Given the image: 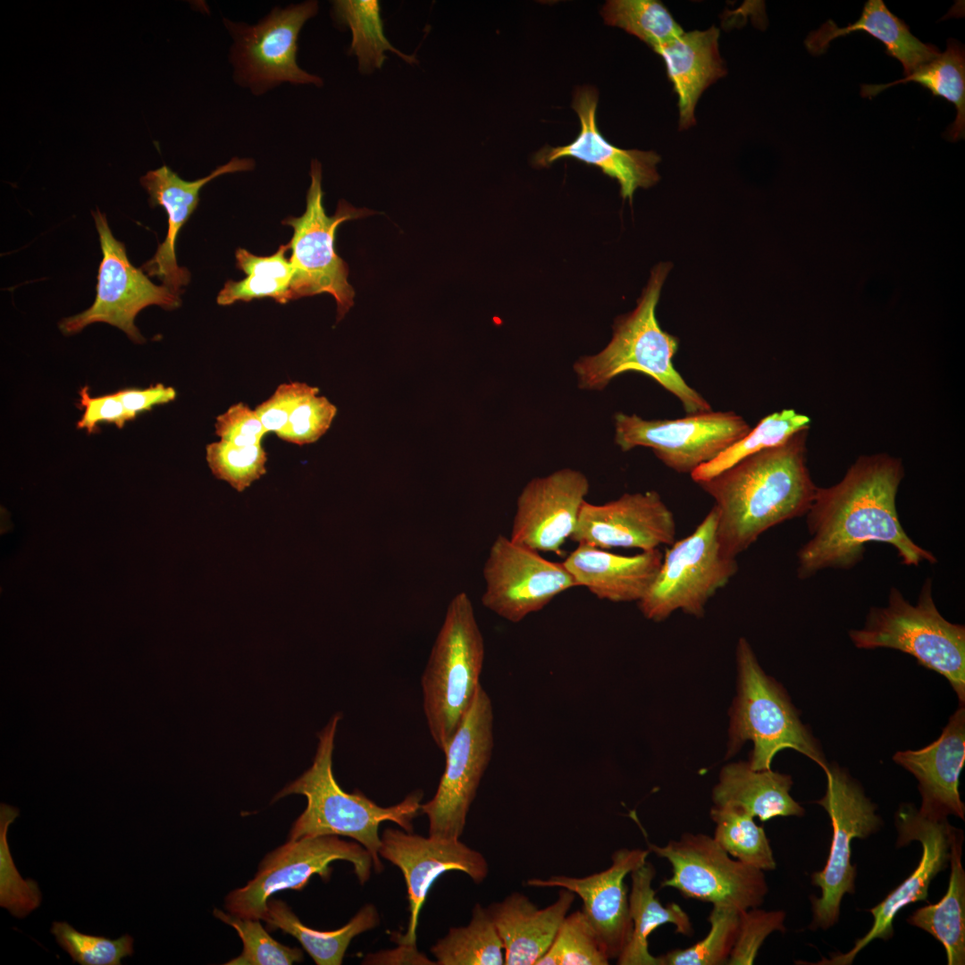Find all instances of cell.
Returning a JSON list of instances; mask_svg holds the SVG:
<instances>
[{"label":"cell","instance_id":"obj_1","mask_svg":"<svg viewBox=\"0 0 965 965\" xmlns=\"http://www.w3.org/2000/svg\"><path fill=\"white\" fill-rule=\"evenodd\" d=\"M903 476L901 459L877 454L860 457L838 483L818 487L806 513L810 540L797 552L798 578L827 568H852L871 542L893 546L908 566L936 563L900 523L896 495Z\"/></svg>","mask_w":965,"mask_h":965},{"label":"cell","instance_id":"obj_2","mask_svg":"<svg viewBox=\"0 0 965 965\" xmlns=\"http://www.w3.org/2000/svg\"><path fill=\"white\" fill-rule=\"evenodd\" d=\"M807 431L697 483L714 499L722 550L736 558L771 527L806 515L817 491L806 458Z\"/></svg>","mask_w":965,"mask_h":965},{"label":"cell","instance_id":"obj_3","mask_svg":"<svg viewBox=\"0 0 965 965\" xmlns=\"http://www.w3.org/2000/svg\"><path fill=\"white\" fill-rule=\"evenodd\" d=\"M340 714L334 715L318 733L319 743L312 766L290 783L273 801L290 794L306 798V807L294 821L289 840L306 836L343 835L362 844L370 853L375 872L382 870L379 849V826L391 821L413 832L412 820L421 812L423 793H411L400 802L382 807L358 790L346 793L332 772L334 738Z\"/></svg>","mask_w":965,"mask_h":965},{"label":"cell","instance_id":"obj_4","mask_svg":"<svg viewBox=\"0 0 965 965\" xmlns=\"http://www.w3.org/2000/svg\"><path fill=\"white\" fill-rule=\"evenodd\" d=\"M669 269V264H658L636 307L615 321L608 344L599 353L581 357L575 362L573 370L580 389L600 391L618 375L634 372L649 376L674 395L686 415L712 410L710 404L675 368L673 358L678 340L663 331L656 318Z\"/></svg>","mask_w":965,"mask_h":965},{"label":"cell","instance_id":"obj_5","mask_svg":"<svg viewBox=\"0 0 965 965\" xmlns=\"http://www.w3.org/2000/svg\"><path fill=\"white\" fill-rule=\"evenodd\" d=\"M484 642L466 592L449 602L421 678L423 707L436 746L444 752L469 710L484 660Z\"/></svg>","mask_w":965,"mask_h":965},{"label":"cell","instance_id":"obj_6","mask_svg":"<svg viewBox=\"0 0 965 965\" xmlns=\"http://www.w3.org/2000/svg\"><path fill=\"white\" fill-rule=\"evenodd\" d=\"M860 649L889 648L914 657L919 665L944 676L965 701V626L947 621L938 611L927 578L917 603L910 604L895 587L887 605L869 609L863 628L849 632Z\"/></svg>","mask_w":965,"mask_h":965},{"label":"cell","instance_id":"obj_7","mask_svg":"<svg viewBox=\"0 0 965 965\" xmlns=\"http://www.w3.org/2000/svg\"><path fill=\"white\" fill-rule=\"evenodd\" d=\"M738 696L731 711L728 756L746 741L753 743L749 764L754 770L770 769L775 755L791 748L807 756L823 770L828 766L818 741L801 722L783 687L768 676L744 638L736 650Z\"/></svg>","mask_w":965,"mask_h":965},{"label":"cell","instance_id":"obj_8","mask_svg":"<svg viewBox=\"0 0 965 965\" xmlns=\"http://www.w3.org/2000/svg\"><path fill=\"white\" fill-rule=\"evenodd\" d=\"M717 521L712 508L691 534L663 553L655 579L637 602L644 617L660 622L676 610L701 617L709 599L737 573L736 558L720 546Z\"/></svg>","mask_w":965,"mask_h":965},{"label":"cell","instance_id":"obj_9","mask_svg":"<svg viewBox=\"0 0 965 965\" xmlns=\"http://www.w3.org/2000/svg\"><path fill=\"white\" fill-rule=\"evenodd\" d=\"M310 176L305 213L299 217L291 216L282 221V224L293 229V236L288 243L293 267L291 298L293 300L331 294L336 301L339 322L354 305L355 290L348 281V265L336 252V231L346 221L374 213L340 200L335 214L328 216L323 203L321 164L316 160L311 163Z\"/></svg>","mask_w":965,"mask_h":965},{"label":"cell","instance_id":"obj_10","mask_svg":"<svg viewBox=\"0 0 965 965\" xmlns=\"http://www.w3.org/2000/svg\"><path fill=\"white\" fill-rule=\"evenodd\" d=\"M336 860L350 862L361 885L370 878L373 860L359 843L341 840L339 835L306 836L289 840L269 852L255 877L243 887L229 893L225 908L238 917L264 920L267 901L273 894L302 890L314 875L328 881L330 864Z\"/></svg>","mask_w":965,"mask_h":965},{"label":"cell","instance_id":"obj_11","mask_svg":"<svg viewBox=\"0 0 965 965\" xmlns=\"http://www.w3.org/2000/svg\"><path fill=\"white\" fill-rule=\"evenodd\" d=\"M650 852L668 860L672 875L660 887H673L684 898L709 902L738 912L760 906L768 892L764 872L731 859L705 834L684 833Z\"/></svg>","mask_w":965,"mask_h":965},{"label":"cell","instance_id":"obj_12","mask_svg":"<svg viewBox=\"0 0 965 965\" xmlns=\"http://www.w3.org/2000/svg\"><path fill=\"white\" fill-rule=\"evenodd\" d=\"M494 746L493 709L480 684L472 705L443 752L445 770L437 791L420 810L429 820V836L459 839Z\"/></svg>","mask_w":965,"mask_h":965},{"label":"cell","instance_id":"obj_13","mask_svg":"<svg viewBox=\"0 0 965 965\" xmlns=\"http://www.w3.org/2000/svg\"><path fill=\"white\" fill-rule=\"evenodd\" d=\"M824 771L826 792L816 802L829 815L833 836L825 868L811 875L812 884L822 890L821 897L810 896L813 911L810 927L813 929H827L834 926L839 919L843 895L855 892L856 868L851 864L852 840L867 838L882 824L875 813L876 805L843 769L828 765Z\"/></svg>","mask_w":965,"mask_h":965},{"label":"cell","instance_id":"obj_14","mask_svg":"<svg viewBox=\"0 0 965 965\" xmlns=\"http://www.w3.org/2000/svg\"><path fill=\"white\" fill-rule=\"evenodd\" d=\"M751 430L732 411H707L676 419H644L616 413L614 441L622 451L650 449L668 468L692 474L712 460Z\"/></svg>","mask_w":965,"mask_h":965},{"label":"cell","instance_id":"obj_15","mask_svg":"<svg viewBox=\"0 0 965 965\" xmlns=\"http://www.w3.org/2000/svg\"><path fill=\"white\" fill-rule=\"evenodd\" d=\"M92 215L102 251L96 298L88 309L63 319L59 329L72 335L89 324L105 323L122 330L132 342L144 343L146 340L135 325L137 315L149 306L174 309L180 306V294L154 284L141 268L133 266L124 244L113 235L105 214L96 209Z\"/></svg>","mask_w":965,"mask_h":965},{"label":"cell","instance_id":"obj_16","mask_svg":"<svg viewBox=\"0 0 965 965\" xmlns=\"http://www.w3.org/2000/svg\"><path fill=\"white\" fill-rule=\"evenodd\" d=\"M482 605L500 617L518 623L544 608L578 584L563 563L499 534L483 566Z\"/></svg>","mask_w":965,"mask_h":965},{"label":"cell","instance_id":"obj_17","mask_svg":"<svg viewBox=\"0 0 965 965\" xmlns=\"http://www.w3.org/2000/svg\"><path fill=\"white\" fill-rule=\"evenodd\" d=\"M317 12V2L307 1L274 9L254 26L232 24V60L241 81L261 91L282 82L321 86L320 77L297 63L300 29Z\"/></svg>","mask_w":965,"mask_h":965},{"label":"cell","instance_id":"obj_18","mask_svg":"<svg viewBox=\"0 0 965 965\" xmlns=\"http://www.w3.org/2000/svg\"><path fill=\"white\" fill-rule=\"evenodd\" d=\"M379 855L397 866L407 887L409 921L407 933L396 942L415 944L418 916L436 879L451 870L466 874L475 884L488 876L485 857L459 841L424 837L413 832L388 827L381 835Z\"/></svg>","mask_w":965,"mask_h":965},{"label":"cell","instance_id":"obj_19","mask_svg":"<svg viewBox=\"0 0 965 965\" xmlns=\"http://www.w3.org/2000/svg\"><path fill=\"white\" fill-rule=\"evenodd\" d=\"M898 830L897 846L910 841L922 844L921 860L916 869L880 903L869 911L874 917L871 928L846 953L833 954L830 959L817 964L848 965L855 956L874 939L888 940L893 936L894 919L900 910L910 903L927 900L928 886L950 860L951 836L953 827L947 819L936 821L921 816L912 804H902L895 815Z\"/></svg>","mask_w":965,"mask_h":965},{"label":"cell","instance_id":"obj_20","mask_svg":"<svg viewBox=\"0 0 965 965\" xmlns=\"http://www.w3.org/2000/svg\"><path fill=\"white\" fill-rule=\"evenodd\" d=\"M589 489L586 475L572 468L533 478L517 498L510 540L538 552L560 554Z\"/></svg>","mask_w":965,"mask_h":965},{"label":"cell","instance_id":"obj_21","mask_svg":"<svg viewBox=\"0 0 965 965\" xmlns=\"http://www.w3.org/2000/svg\"><path fill=\"white\" fill-rule=\"evenodd\" d=\"M674 514L659 492H626L604 504L582 505L570 540L609 550L638 549L642 551L670 546L676 541Z\"/></svg>","mask_w":965,"mask_h":965},{"label":"cell","instance_id":"obj_22","mask_svg":"<svg viewBox=\"0 0 965 965\" xmlns=\"http://www.w3.org/2000/svg\"><path fill=\"white\" fill-rule=\"evenodd\" d=\"M649 854V849L621 848L612 854L610 867L600 872L583 877L554 875L547 879L531 878L526 885L565 888L578 895L583 903L582 911L609 960L617 959L633 928L625 878L644 864Z\"/></svg>","mask_w":965,"mask_h":965},{"label":"cell","instance_id":"obj_23","mask_svg":"<svg viewBox=\"0 0 965 965\" xmlns=\"http://www.w3.org/2000/svg\"><path fill=\"white\" fill-rule=\"evenodd\" d=\"M598 92L592 87H582L574 95L572 107L577 113L581 130L569 144L541 148L534 163L549 166L562 157H573L600 168L620 185L623 198L632 200L638 188H649L659 180L657 164L659 155L652 151L623 149L609 143L600 133L596 122Z\"/></svg>","mask_w":965,"mask_h":965},{"label":"cell","instance_id":"obj_24","mask_svg":"<svg viewBox=\"0 0 965 965\" xmlns=\"http://www.w3.org/2000/svg\"><path fill=\"white\" fill-rule=\"evenodd\" d=\"M254 166L252 159L234 157L196 180L181 179L166 165L149 171L140 178V184L148 193L149 205L162 206L168 215L164 240L159 244L153 257L141 266L147 276L156 277L173 292L181 293L182 287L190 281V273L177 264L176 241L180 229L197 207L201 189L221 175L249 171Z\"/></svg>","mask_w":965,"mask_h":965},{"label":"cell","instance_id":"obj_25","mask_svg":"<svg viewBox=\"0 0 965 965\" xmlns=\"http://www.w3.org/2000/svg\"><path fill=\"white\" fill-rule=\"evenodd\" d=\"M893 759L917 778L921 816L942 821L954 815L964 820L965 806L959 793L965 760L964 705L950 717L936 741L917 751H897Z\"/></svg>","mask_w":965,"mask_h":965},{"label":"cell","instance_id":"obj_26","mask_svg":"<svg viewBox=\"0 0 965 965\" xmlns=\"http://www.w3.org/2000/svg\"><path fill=\"white\" fill-rule=\"evenodd\" d=\"M575 894L559 888L557 900L540 909L526 895L514 892L486 910L504 949L506 965H536L552 944Z\"/></svg>","mask_w":965,"mask_h":965},{"label":"cell","instance_id":"obj_27","mask_svg":"<svg viewBox=\"0 0 965 965\" xmlns=\"http://www.w3.org/2000/svg\"><path fill=\"white\" fill-rule=\"evenodd\" d=\"M662 559L659 549L625 556L579 542L562 563L578 586L598 599L638 602L655 579Z\"/></svg>","mask_w":965,"mask_h":965},{"label":"cell","instance_id":"obj_28","mask_svg":"<svg viewBox=\"0 0 965 965\" xmlns=\"http://www.w3.org/2000/svg\"><path fill=\"white\" fill-rule=\"evenodd\" d=\"M719 29L684 31L654 51L663 59L678 96L679 129L696 123L694 111L703 91L726 74L718 51Z\"/></svg>","mask_w":965,"mask_h":965},{"label":"cell","instance_id":"obj_29","mask_svg":"<svg viewBox=\"0 0 965 965\" xmlns=\"http://www.w3.org/2000/svg\"><path fill=\"white\" fill-rule=\"evenodd\" d=\"M856 31H864L881 41L885 53L901 62L905 76L940 55L935 46L914 37L909 26L892 13L882 0L867 1L858 21L847 27L839 28L832 20L827 21L810 33L805 45L810 54L820 55L826 53L831 41Z\"/></svg>","mask_w":965,"mask_h":965},{"label":"cell","instance_id":"obj_30","mask_svg":"<svg viewBox=\"0 0 965 965\" xmlns=\"http://www.w3.org/2000/svg\"><path fill=\"white\" fill-rule=\"evenodd\" d=\"M791 776L771 769L754 770L749 762L722 768L713 789L715 806L738 807L760 821L776 817H802L804 809L790 794Z\"/></svg>","mask_w":965,"mask_h":965},{"label":"cell","instance_id":"obj_31","mask_svg":"<svg viewBox=\"0 0 965 965\" xmlns=\"http://www.w3.org/2000/svg\"><path fill=\"white\" fill-rule=\"evenodd\" d=\"M656 870L646 861L630 873L632 885L629 911L633 923L630 939L617 959L618 965H661L659 956L649 951L648 937L659 927L673 924L675 932L684 936L692 935V926L688 914L676 902L664 906L656 896L652 881Z\"/></svg>","mask_w":965,"mask_h":965},{"label":"cell","instance_id":"obj_32","mask_svg":"<svg viewBox=\"0 0 965 965\" xmlns=\"http://www.w3.org/2000/svg\"><path fill=\"white\" fill-rule=\"evenodd\" d=\"M963 833L953 827L951 836V874L946 894L936 904L916 910L911 926L933 936L945 949L949 965L965 963V872L961 864Z\"/></svg>","mask_w":965,"mask_h":965},{"label":"cell","instance_id":"obj_33","mask_svg":"<svg viewBox=\"0 0 965 965\" xmlns=\"http://www.w3.org/2000/svg\"><path fill=\"white\" fill-rule=\"evenodd\" d=\"M268 928L281 929L295 937L317 965H340L352 939L373 927L380 921L373 904L363 906L342 927L321 931L304 925L286 902L270 898L264 919Z\"/></svg>","mask_w":965,"mask_h":965},{"label":"cell","instance_id":"obj_34","mask_svg":"<svg viewBox=\"0 0 965 965\" xmlns=\"http://www.w3.org/2000/svg\"><path fill=\"white\" fill-rule=\"evenodd\" d=\"M914 82L929 89L934 96H941L956 107V119L948 127L946 137L952 141L965 137V53L963 46L948 39L944 53L919 66L912 73L887 84H862L860 95L873 97L889 87Z\"/></svg>","mask_w":965,"mask_h":965},{"label":"cell","instance_id":"obj_35","mask_svg":"<svg viewBox=\"0 0 965 965\" xmlns=\"http://www.w3.org/2000/svg\"><path fill=\"white\" fill-rule=\"evenodd\" d=\"M289 244L281 245L268 256H256L245 248L235 253L236 265L244 272L241 281H227L217 296L220 306H230L237 301L270 298L281 304L292 300L290 284L293 267L286 253Z\"/></svg>","mask_w":965,"mask_h":965},{"label":"cell","instance_id":"obj_36","mask_svg":"<svg viewBox=\"0 0 965 965\" xmlns=\"http://www.w3.org/2000/svg\"><path fill=\"white\" fill-rule=\"evenodd\" d=\"M436 965H502L504 949L486 910L476 903L469 923L450 927L431 948Z\"/></svg>","mask_w":965,"mask_h":965},{"label":"cell","instance_id":"obj_37","mask_svg":"<svg viewBox=\"0 0 965 965\" xmlns=\"http://www.w3.org/2000/svg\"><path fill=\"white\" fill-rule=\"evenodd\" d=\"M809 416L794 409H783L763 417L754 428L712 460L700 466L690 475L696 482L707 481L743 458L784 444L796 433L808 431Z\"/></svg>","mask_w":965,"mask_h":965},{"label":"cell","instance_id":"obj_38","mask_svg":"<svg viewBox=\"0 0 965 965\" xmlns=\"http://www.w3.org/2000/svg\"><path fill=\"white\" fill-rule=\"evenodd\" d=\"M333 13L337 21L351 29L349 54L357 56L358 68L362 73H369L375 68L380 69L387 59L384 55L386 50L394 52L407 63H418L415 55H405L393 47L385 37L379 1H334Z\"/></svg>","mask_w":965,"mask_h":965},{"label":"cell","instance_id":"obj_39","mask_svg":"<svg viewBox=\"0 0 965 965\" xmlns=\"http://www.w3.org/2000/svg\"><path fill=\"white\" fill-rule=\"evenodd\" d=\"M709 815L715 823L713 838L730 856L762 871L776 868L769 840L751 815L732 806H714Z\"/></svg>","mask_w":965,"mask_h":965},{"label":"cell","instance_id":"obj_40","mask_svg":"<svg viewBox=\"0 0 965 965\" xmlns=\"http://www.w3.org/2000/svg\"><path fill=\"white\" fill-rule=\"evenodd\" d=\"M600 13L606 24L623 29L653 50L684 32L667 7L657 0H609Z\"/></svg>","mask_w":965,"mask_h":965},{"label":"cell","instance_id":"obj_41","mask_svg":"<svg viewBox=\"0 0 965 965\" xmlns=\"http://www.w3.org/2000/svg\"><path fill=\"white\" fill-rule=\"evenodd\" d=\"M708 920L710 927L705 937L685 949H675L660 955V964H727L737 936L739 912L731 908L714 905Z\"/></svg>","mask_w":965,"mask_h":965},{"label":"cell","instance_id":"obj_42","mask_svg":"<svg viewBox=\"0 0 965 965\" xmlns=\"http://www.w3.org/2000/svg\"><path fill=\"white\" fill-rule=\"evenodd\" d=\"M609 958L583 912L566 915L536 965H608Z\"/></svg>","mask_w":965,"mask_h":965},{"label":"cell","instance_id":"obj_43","mask_svg":"<svg viewBox=\"0 0 965 965\" xmlns=\"http://www.w3.org/2000/svg\"><path fill=\"white\" fill-rule=\"evenodd\" d=\"M214 916L235 928L243 943L241 953L226 965H290L304 960L303 952L274 940L260 919L242 918L214 909Z\"/></svg>","mask_w":965,"mask_h":965},{"label":"cell","instance_id":"obj_44","mask_svg":"<svg viewBox=\"0 0 965 965\" xmlns=\"http://www.w3.org/2000/svg\"><path fill=\"white\" fill-rule=\"evenodd\" d=\"M206 457L213 474L239 492L266 472L267 455L262 444L238 446L219 441L206 446Z\"/></svg>","mask_w":965,"mask_h":965},{"label":"cell","instance_id":"obj_45","mask_svg":"<svg viewBox=\"0 0 965 965\" xmlns=\"http://www.w3.org/2000/svg\"><path fill=\"white\" fill-rule=\"evenodd\" d=\"M51 933L74 962L81 965H121L122 959L132 956L133 938L126 934L112 940L77 931L66 922H53Z\"/></svg>","mask_w":965,"mask_h":965},{"label":"cell","instance_id":"obj_46","mask_svg":"<svg viewBox=\"0 0 965 965\" xmlns=\"http://www.w3.org/2000/svg\"><path fill=\"white\" fill-rule=\"evenodd\" d=\"M19 816V810L6 804L1 805L0 860L1 884L0 905L7 908L18 918L27 916L41 902V894L36 882L23 880L13 865L10 855L6 832L9 825Z\"/></svg>","mask_w":965,"mask_h":965},{"label":"cell","instance_id":"obj_47","mask_svg":"<svg viewBox=\"0 0 965 965\" xmlns=\"http://www.w3.org/2000/svg\"><path fill=\"white\" fill-rule=\"evenodd\" d=\"M785 913L759 907L739 912V926L728 965H751L766 938L775 931L785 932Z\"/></svg>","mask_w":965,"mask_h":965},{"label":"cell","instance_id":"obj_48","mask_svg":"<svg viewBox=\"0 0 965 965\" xmlns=\"http://www.w3.org/2000/svg\"><path fill=\"white\" fill-rule=\"evenodd\" d=\"M336 414L337 407L328 399L311 395L295 408L277 436L297 445L315 442L328 431Z\"/></svg>","mask_w":965,"mask_h":965},{"label":"cell","instance_id":"obj_49","mask_svg":"<svg viewBox=\"0 0 965 965\" xmlns=\"http://www.w3.org/2000/svg\"><path fill=\"white\" fill-rule=\"evenodd\" d=\"M318 393L317 387L305 382L282 383L255 410L267 432H273L279 434L286 426L295 408L307 397Z\"/></svg>","mask_w":965,"mask_h":965},{"label":"cell","instance_id":"obj_50","mask_svg":"<svg viewBox=\"0 0 965 965\" xmlns=\"http://www.w3.org/2000/svg\"><path fill=\"white\" fill-rule=\"evenodd\" d=\"M215 433L220 441L238 446H252L261 444L267 431L255 409L237 403L217 416Z\"/></svg>","mask_w":965,"mask_h":965},{"label":"cell","instance_id":"obj_51","mask_svg":"<svg viewBox=\"0 0 965 965\" xmlns=\"http://www.w3.org/2000/svg\"><path fill=\"white\" fill-rule=\"evenodd\" d=\"M80 406L83 408L81 418L76 426L86 430L88 433L96 432L100 423L114 424L122 429L127 422L134 418L128 413L116 392L99 397H92L88 386L80 391Z\"/></svg>","mask_w":965,"mask_h":965},{"label":"cell","instance_id":"obj_52","mask_svg":"<svg viewBox=\"0 0 965 965\" xmlns=\"http://www.w3.org/2000/svg\"><path fill=\"white\" fill-rule=\"evenodd\" d=\"M116 393L133 418L140 412L150 410L156 405L166 404L176 399V390L162 383L151 385L146 389L122 390Z\"/></svg>","mask_w":965,"mask_h":965},{"label":"cell","instance_id":"obj_53","mask_svg":"<svg viewBox=\"0 0 965 965\" xmlns=\"http://www.w3.org/2000/svg\"><path fill=\"white\" fill-rule=\"evenodd\" d=\"M395 949L369 953L363 961L364 964H421L434 965L424 953L418 952L415 944L399 942Z\"/></svg>","mask_w":965,"mask_h":965}]
</instances>
